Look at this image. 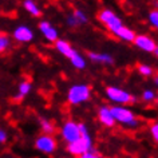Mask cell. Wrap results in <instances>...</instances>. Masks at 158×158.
I'll list each match as a JSON object with an SVG mask.
<instances>
[{
    "label": "cell",
    "instance_id": "obj_26",
    "mask_svg": "<svg viewBox=\"0 0 158 158\" xmlns=\"http://www.w3.org/2000/svg\"><path fill=\"white\" fill-rule=\"evenodd\" d=\"M7 141H8V133H7L3 127H0V145L6 143Z\"/></svg>",
    "mask_w": 158,
    "mask_h": 158
},
{
    "label": "cell",
    "instance_id": "obj_30",
    "mask_svg": "<svg viewBox=\"0 0 158 158\" xmlns=\"http://www.w3.org/2000/svg\"><path fill=\"white\" fill-rule=\"evenodd\" d=\"M154 83H156V86H157V87H158V75H157V77H156V79H154Z\"/></svg>",
    "mask_w": 158,
    "mask_h": 158
},
{
    "label": "cell",
    "instance_id": "obj_7",
    "mask_svg": "<svg viewBox=\"0 0 158 158\" xmlns=\"http://www.w3.org/2000/svg\"><path fill=\"white\" fill-rule=\"evenodd\" d=\"M82 133L81 129H79V123L74 121H66L60 127V137L62 139L66 142V143H70V142L77 141L78 138H81Z\"/></svg>",
    "mask_w": 158,
    "mask_h": 158
},
{
    "label": "cell",
    "instance_id": "obj_11",
    "mask_svg": "<svg viewBox=\"0 0 158 158\" xmlns=\"http://www.w3.org/2000/svg\"><path fill=\"white\" fill-rule=\"evenodd\" d=\"M98 119L105 127H114L117 123L113 117L111 109L109 106H101L99 107V110H98Z\"/></svg>",
    "mask_w": 158,
    "mask_h": 158
},
{
    "label": "cell",
    "instance_id": "obj_29",
    "mask_svg": "<svg viewBox=\"0 0 158 158\" xmlns=\"http://www.w3.org/2000/svg\"><path fill=\"white\" fill-rule=\"evenodd\" d=\"M153 52H154V54H156V56L158 58V44L156 46V48H154V51H153Z\"/></svg>",
    "mask_w": 158,
    "mask_h": 158
},
{
    "label": "cell",
    "instance_id": "obj_3",
    "mask_svg": "<svg viewBox=\"0 0 158 158\" xmlns=\"http://www.w3.org/2000/svg\"><path fill=\"white\" fill-rule=\"evenodd\" d=\"M106 97H107L109 101H111L115 105H130L135 102V98L129 91H126L121 87H117V86H109L106 89Z\"/></svg>",
    "mask_w": 158,
    "mask_h": 158
},
{
    "label": "cell",
    "instance_id": "obj_20",
    "mask_svg": "<svg viewBox=\"0 0 158 158\" xmlns=\"http://www.w3.org/2000/svg\"><path fill=\"white\" fill-rule=\"evenodd\" d=\"M148 19H149V23L152 24L153 28H156L158 31V8L150 11Z\"/></svg>",
    "mask_w": 158,
    "mask_h": 158
},
{
    "label": "cell",
    "instance_id": "obj_25",
    "mask_svg": "<svg viewBox=\"0 0 158 158\" xmlns=\"http://www.w3.org/2000/svg\"><path fill=\"white\" fill-rule=\"evenodd\" d=\"M150 133H152L154 141L158 142V122H156V123L152 125V127H150Z\"/></svg>",
    "mask_w": 158,
    "mask_h": 158
},
{
    "label": "cell",
    "instance_id": "obj_4",
    "mask_svg": "<svg viewBox=\"0 0 158 158\" xmlns=\"http://www.w3.org/2000/svg\"><path fill=\"white\" fill-rule=\"evenodd\" d=\"M34 146L38 152H40L43 154H54L58 149V141L54 138L52 134H47L42 133L39 137H36V139L34 142Z\"/></svg>",
    "mask_w": 158,
    "mask_h": 158
},
{
    "label": "cell",
    "instance_id": "obj_13",
    "mask_svg": "<svg viewBox=\"0 0 158 158\" xmlns=\"http://www.w3.org/2000/svg\"><path fill=\"white\" fill-rule=\"evenodd\" d=\"M89 59L94 63H99V64H106V66H110L114 63L113 55L107 52H89Z\"/></svg>",
    "mask_w": 158,
    "mask_h": 158
},
{
    "label": "cell",
    "instance_id": "obj_14",
    "mask_svg": "<svg viewBox=\"0 0 158 158\" xmlns=\"http://www.w3.org/2000/svg\"><path fill=\"white\" fill-rule=\"evenodd\" d=\"M31 90H32V83H31L30 81H27V79H24V81H22L20 83H19L18 91H16V94H15L14 99L16 101V102L23 101L31 93Z\"/></svg>",
    "mask_w": 158,
    "mask_h": 158
},
{
    "label": "cell",
    "instance_id": "obj_17",
    "mask_svg": "<svg viewBox=\"0 0 158 158\" xmlns=\"http://www.w3.org/2000/svg\"><path fill=\"white\" fill-rule=\"evenodd\" d=\"M69 59H70L71 64L74 66V69H77V70H85L86 66H87V62H86V59L82 56V55L79 54L78 51H75V52L71 55Z\"/></svg>",
    "mask_w": 158,
    "mask_h": 158
},
{
    "label": "cell",
    "instance_id": "obj_10",
    "mask_svg": "<svg viewBox=\"0 0 158 158\" xmlns=\"http://www.w3.org/2000/svg\"><path fill=\"white\" fill-rule=\"evenodd\" d=\"M39 31H40V34L43 35V38L50 43H54L59 38L58 30L47 20H43V22L39 23Z\"/></svg>",
    "mask_w": 158,
    "mask_h": 158
},
{
    "label": "cell",
    "instance_id": "obj_23",
    "mask_svg": "<svg viewBox=\"0 0 158 158\" xmlns=\"http://www.w3.org/2000/svg\"><path fill=\"white\" fill-rule=\"evenodd\" d=\"M156 98H157V94L154 93L153 90H145V91L142 93V99L145 102H153Z\"/></svg>",
    "mask_w": 158,
    "mask_h": 158
},
{
    "label": "cell",
    "instance_id": "obj_31",
    "mask_svg": "<svg viewBox=\"0 0 158 158\" xmlns=\"http://www.w3.org/2000/svg\"><path fill=\"white\" fill-rule=\"evenodd\" d=\"M156 7H157V8H158V2H157V3H156Z\"/></svg>",
    "mask_w": 158,
    "mask_h": 158
},
{
    "label": "cell",
    "instance_id": "obj_28",
    "mask_svg": "<svg viewBox=\"0 0 158 158\" xmlns=\"http://www.w3.org/2000/svg\"><path fill=\"white\" fill-rule=\"evenodd\" d=\"M79 129H81V133L82 134H87L89 133L87 125H85V123H79Z\"/></svg>",
    "mask_w": 158,
    "mask_h": 158
},
{
    "label": "cell",
    "instance_id": "obj_15",
    "mask_svg": "<svg viewBox=\"0 0 158 158\" xmlns=\"http://www.w3.org/2000/svg\"><path fill=\"white\" fill-rule=\"evenodd\" d=\"M118 39H121L122 42H127V43H133L134 40V38H135V31L131 30V28H129V27H126V26H121L117 30V32L114 34Z\"/></svg>",
    "mask_w": 158,
    "mask_h": 158
},
{
    "label": "cell",
    "instance_id": "obj_18",
    "mask_svg": "<svg viewBox=\"0 0 158 158\" xmlns=\"http://www.w3.org/2000/svg\"><path fill=\"white\" fill-rule=\"evenodd\" d=\"M11 44H12V42H11V38L8 35L4 32H0V55L7 52L11 48Z\"/></svg>",
    "mask_w": 158,
    "mask_h": 158
},
{
    "label": "cell",
    "instance_id": "obj_22",
    "mask_svg": "<svg viewBox=\"0 0 158 158\" xmlns=\"http://www.w3.org/2000/svg\"><path fill=\"white\" fill-rule=\"evenodd\" d=\"M138 73L143 77H152L153 75V69L148 64H139L138 66Z\"/></svg>",
    "mask_w": 158,
    "mask_h": 158
},
{
    "label": "cell",
    "instance_id": "obj_6",
    "mask_svg": "<svg viewBox=\"0 0 158 158\" xmlns=\"http://www.w3.org/2000/svg\"><path fill=\"white\" fill-rule=\"evenodd\" d=\"M98 19H99V22H101L102 24H103L113 35L117 32V30L121 26H123V23H122L121 18L118 16V15L114 12L113 10H109V8L102 10L101 12H99V15H98Z\"/></svg>",
    "mask_w": 158,
    "mask_h": 158
},
{
    "label": "cell",
    "instance_id": "obj_16",
    "mask_svg": "<svg viewBox=\"0 0 158 158\" xmlns=\"http://www.w3.org/2000/svg\"><path fill=\"white\" fill-rule=\"evenodd\" d=\"M23 8L34 18H39L42 15V10L39 8L35 0H23Z\"/></svg>",
    "mask_w": 158,
    "mask_h": 158
},
{
    "label": "cell",
    "instance_id": "obj_27",
    "mask_svg": "<svg viewBox=\"0 0 158 158\" xmlns=\"http://www.w3.org/2000/svg\"><path fill=\"white\" fill-rule=\"evenodd\" d=\"M66 22H67V24H69L70 27H77V26H79V24H78V22H77V19H75V16H74L73 14L67 16Z\"/></svg>",
    "mask_w": 158,
    "mask_h": 158
},
{
    "label": "cell",
    "instance_id": "obj_8",
    "mask_svg": "<svg viewBox=\"0 0 158 158\" xmlns=\"http://www.w3.org/2000/svg\"><path fill=\"white\" fill-rule=\"evenodd\" d=\"M35 38V34L31 27L26 24H20L18 27H15V30L12 31V39L16 43L20 44H26V43H31Z\"/></svg>",
    "mask_w": 158,
    "mask_h": 158
},
{
    "label": "cell",
    "instance_id": "obj_24",
    "mask_svg": "<svg viewBox=\"0 0 158 158\" xmlns=\"http://www.w3.org/2000/svg\"><path fill=\"white\" fill-rule=\"evenodd\" d=\"M81 157H82V158H98V157H101V154L98 153L97 149L91 148V149H89L87 152H85Z\"/></svg>",
    "mask_w": 158,
    "mask_h": 158
},
{
    "label": "cell",
    "instance_id": "obj_1",
    "mask_svg": "<svg viewBox=\"0 0 158 158\" xmlns=\"http://www.w3.org/2000/svg\"><path fill=\"white\" fill-rule=\"evenodd\" d=\"M91 98V89L86 83L73 85L67 91V102L73 106L83 105Z\"/></svg>",
    "mask_w": 158,
    "mask_h": 158
},
{
    "label": "cell",
    "instance_id": "obj_12",
    "mask_svg": "<svg viewBox=\"0 0 158 158\" xmlns=\"http://www.w3.org/2000/svg\"><path fill=\"white\" fill-rule=\"evenodd\" d=\"M54 44H55V48H56L58 52L60 55H63V56H66V58H70L71 55L77 51L69 42L64 40V39H59L58 38L54 42Z\"/></svg>",
    "mask_w": 158,
    "mask_h": 158
},
{
    "label": "cell",
    "instance_id": "obj_2",
    "mask_svg": "<svg viewBox=\"0 0 158 158\" xmlns=\"http://www.w3.org/2000/svg\"><path fill=\"white\" fill-rule=\"evenodd\" d=\"M110 109H111V113H113V117L115 119V122L126 126L129 129L138 127V119H137L135 114L130 109L126 107V105H115Z\"/></svg>",
    "mask_w": 158,
    "mask_h": 158
},
{
    "label": "cell",
    "instance_id": "obj_5",
    "mask_svg": "<svg viewBox=\"0 0 158 158\" xmlns=\"http://www.w3.org/2000/svg\"><path fill=\"white\" fill-rule=\"evenodd\" d=\"M91 148H93V138L90 135V133H87V134H82L81 138H78L77 141L67 143L66 149L71 156L81 157L85 152H87V150Z\"/></svg>",
    "mask_w": 158,
    "mask_h": 158
},
{
    "label": "cell",
    "instance_id": "obj_21",
    "mask_svg": "<svg viewBox=\"0 0 158 158\" xmlns=\"http://www.w3.org/2000/svg\"><path fill=\"white\" fill-rule=\"evenodd\" d=\"M73 15L75 16V19H77V22H78V24L81 26V24H86L89 20V18H87V15H86L83 11H81V10H75Z\"/></svg>",
    "mask_w": 158,
    "mask_h": 158
},
{
    "label": "cell",
    "instance_id": "obj_19",
    "mask_svg": "<svg viewBox=\"0 0 158 158\" xmlns=\"http://www.w3.org/2000/svg\"><path fill=\"white\" fill-rule=\"evenodd\" d=\"M39 125H40V130L43 133H47V134H54L55 133V125L50 119H47V118H40Z\"/></svg>",
    "mask_w": 158,
    "mask_h": 158
},
{
    "label": "cell",
    "instance_id": "obj_9",
    "mask_svg": "<svg viewBox=\"0 0 158 158\" xmlns=\"http://www.w3.org/2000/svg\"><path fill=\"white\" fill-rule=\"evenodd\" d=\"M133 43L135 47H138V48L142 51H145V52H153L157 46L156 40H154L152 36H149V35H141V34L135 35Z\"/></svg>",
    "mask_w": 158,
    "mask_h": 158
}]
</instances>
